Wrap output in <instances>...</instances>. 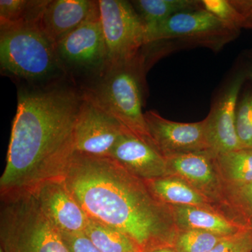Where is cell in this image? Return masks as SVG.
Here are the masks:
<instances>
[{
  "mask_svg": "<svg viewBox=\"0 0 252 252\" xmlns=\"http://www.w3.org/2000/svg\"><path fill=\"white\" fill-rule=\"evenodd\" d=\"M82 97L55 85L18 91L1 198L32 193L46 182L64 179L76 152L74 126Z\"/></svg>",
  "mask_w": 252,
  "mask_h": 252,
  "instance_id": "1",
  "label": "cell"
},
{
  "mask_svg": "<svg viewBox=\"0 0 252 252\" xmlns=\"http://www.w3.org/2000/svg\"><path fill=\"white\" fill-rule=\"evenodd\" d=\"M63 180L89 219L127 235L140 252L173 247L170 205L114 159L75 152Z\"/></svg>",
  "mask_w": 252,
  "mask_h": 252,
  "instance_id": "2",
  "label": "cell"
},
{
  "mask_svg": "<svg viewBox=\"0 0 252 252\" xmlns=\"http://www.w3.org/2000/svg\"><path fill=\"white\" fill-rule=\"evenodd\" d=\"M144 59L142 52L130 62L107 66L84 94L126 130L155 147L142 112Z\"/></svg>",
  "mask_w": 252,
  "mask_h": 252,
  "instance_id": "3",
  "label": "cell"
},
{
  "mask_svg": "<svg viewBox=\"0 0 252 252\" xmlns=\"http://www.w3.org/2000/svg\"><path fill=\"white\" fill-rule=\"evenodd\" d=\"M0 252H69L32 193L1 198Z\"/></svg>",
  "mask_w": 252,
  "mask_h": 252,
  "instance_id": "4",
  "label": "cell"
},
{
  "mask_svg": "<svg viewBox=\"0 0 252 252\" xmlns=\"http://www.w3.org/2000/svg\"><path fill=\"white\" fill-rule=\"evenodd\" d=\"M0 64L1 72L30 83L48 81L64 73L56 44L39 24L1 28Z\"/></svg>",
  "mask_w": 252,
  "mask_h": 252,
  "instance_id": "5",
  "label": "cell"
},
{
  "mask_svg": "<svg viewBox=\"0 0 252 252\" xmlns=\"http://www.w3.org/2000/svg\"><path fill=\"white\" fill-rule=\"evenodd\" d=\"M240 31L230 27L204 9L173 15L146 33L147 46L164 41H177L221 49L234 40Z\"/></svg>",
  "mask_w": 252,
  "mask_h": 252,
  "instance_id": "6",
  "label": "cell"
},
{
  "mask_svg": "<svg viewBox=\"0 0 252 252\" xmlns=\"http://www.w3.org/2000/svg\"><path fill=\"white\" fill-rule=\"evenodd\" d=\"M109 65L133 61L147 46L146 30L130 1L98 0Z\"/></svg>",
  "mask_w": 252,
  "mask_h": 252,
  "instance_id": "7",
  "label": "cell"
},
{
  "mask_svg": "<svg viewBox=\"0 0 252 252\" xmlns=\"http://www.w3.org/2000/svg\"><path fill=\"white\" fill-rule=\"evenodd\" d=\"M56 49L64 72L89 73L98 76L103 72L108 64V59L98 1L85 21L59 41Z\"/></svg>",
  "mask_w": 252,
  "mask_h": 252,
  "instance_id": "8",
  "label": "cell"
},
{
  "mask_svg": "<svg viewBox=\"0 0 252 252\" xmlns=\"http://www.w3.org/2000/svg\"><path fill=\"white\" fill-rule=\"evenodd\" d=\"M126 129L83 93L75 126L76 152L96 157H109Z\"/></svg>",
  "mask_w": 252,
  "mask_h": 252,
  "instance_id": "9",
  "label": "cell"
},
{
  "mask_svg": "<svg viewBox=\"0 0 252 252\" xmlns=\"http://www.w3.org/2000/svg\"><path fill=\"white\" fill-rule=\"evenodd\" d=\"M144 117L154 146L164 158L210 150L205 119L196 123L172 122L153 110L144 113Z\"/></svg>",
  "mask_w": 252,
  "mask_h": 252,
  "instance_id": "10",
  "label": "cell"
},
{
  "mask_svg": "<svg viewBox=\"0 0 252 252\" xmlns=\"http://www.w3.org/2000/svg\"><path fill=\"white\" fill-rule=\"evenodd\" d=\"M246 76L240 73L235 76L205 119V133L210 150L215 155L243 149L237 135L235 112L238 95Z\"/></svg>",
  "mask_w": 252,
  "mask_h": 252,
  "instance_id": "11",
  "label": "cell"
},
{
  "mask_svg": "<svg viewBox=\"0 0 252 252\" xmlns=\"http://www.w3.org/2000/svg\"><path fill=\"white\" fill-rule=\"evenodd\" d=\"M165 160L167 175L177 176L185 180L205 197L214 209L220 201L224 185L217 169L215 154L207 150Z\"/></svg>",
  "mask_w": 252,
  "mask_h": 252,
  "instance_id": "12",
  "label": "cell"
},
{
  "mask_svg": "<svg viewBox=\"0 0 252 252\" xmlns=\"http://www.w3.org/2000/svg\"><path fill=\"white\" fill-rule=\"evenodd\" d=\"M45 216L61 233H84L89 217L63 179L49 181L32 193Z\"/></svg>",
  "mask_w": 252,
  "mask_h": 252,
  "instance_id": "13",
  "label": "cell"
},
{
  "mask_svg": "<svg viewBox=\"0 0 252 252\" xmlns=\"http://www.w3.org/2000/svg\"><path fill=\"white\" fill-rule=\"evenodd\" d=\"M109 158L141 180L167 175L166 160L157 149L126 130L113 147Z\"/></svg>",
  "mask_w": 252,
  "mask_h": 252,
  "instance_id": "14",
  "label": "cell"
},
{
  "mask_svg": "<svg viewBox=\"0 0 252 252\" xmlns=\"http://www.w3.org/2000/svg\"><path fill=\"white\" fill-rule=\"evenodd\" d=\"M96 4L90 0H50L39 26L56 44L85 21Z\"/></svg>",
  "mask_w": 252,
  "mask_h": 252,
  "instance_id": "15",
  "label": "cell"
},
{
  "mask_svg": "<svg viewBox=\"0 0 252 252\" xmlns=\"http://www.w3.org/2000/svg\"><path fill=\"white\" fill-rule=\"evenodd\" d=\"M170 207L178 230H203L229 236L246 229L210 209L189 205H171Z\"/></svg>",
  "mask_w": 252,
  "mask_h": 252,
  "instance_id": "16",
  "label": "cell"
},
{
  "mask_svg": "<svg viewBox=\"0 0 252 252\" xmlns=\"http://www.w3.org/2000/svg\"><path fill=\"white\" fill-rule=\"evenodd\" d=\"M214 210L235 224L252 229V182L238 186L224 184Z\"/></svg>",
  "mask_w": 252,
  "mask_h": 252,
  "instance_id": "17",
  "label": "cell"
},
{
  "mask_svg": "<svg viewBox=\"0 0 252 252\" xmlns=\"http://www.w3.org/2000/svg\"><path fill=\"white\" fill-rule=\"evenodd\" d=\"M145 182L158 198L167 205H189L214 210L205 197L177 176L167 175Z\"/></svg>",
  "mask_w": 252,
  "mask_h": 252,
  "instance_id": "18",
  "label": "cell"
},
{
  "mask_svg": "<svg viewBox=\"0 0 252 252\" xmlns=\"http://www.w3.org/2000/svg\"><path fill=\"white\" fill-rule=\"evenodd\" d=\"M131 4L147 32L178 13L203 9L201 0H135Z\"/></svg>",
  "mask_w": 252,
  "mask_h": 252,
  "instance_id": "19",
  "label": "cell"
},
{
  "mask_svg": "<svg viewBox=\"0 0 252 252\" xmlns=\"http://www.w3.org/2000/svg\"><path fill=\"white\" fill-rule=\"evenodd\" d=\"M215 161L225 185H243L252 182V149L243 148L217 154Z\"/></svg>",
  "mask_w": 252,
  "mask_h": 252,
  "instance_id": "20",
  "label": "cell"
},
{
  "mask_svg": "<svg viewBox=\"0 0 252 252\" xmlns=\"http://www.w3.org/2000/svg\"><path fill=\"white\" fill-rule=\"evenodd\" d=\"M50 0H1L0 27L39 24Z\"/></svg>",
  "mask_w": 252,
  "mask_h": 252,
  "instance_id": "21",
  "label": "cell"
},
{
  "mask_svg": "<svg viewBox=\"0 0 252 252\" xmlns=\"http://www.w3.org/2000/svg\"><path fill=\"white\" fill-rule=\"evenodd\" d=\"M84 233L101 252H140L127 235L91 219Z\"/></svg>",
  "mask_w": 252,
  "mask_h": 252,
  "instance_id": "22",
  "label": "cell"
},
{
  "mask_svg": "<svg viewBox=\"0 0 252 252\" xmlns=\"http://www.w3.org/2000/svg\"><path fill=\"white\" fill-rule=\"evenodd\" d=\"M225 237L203 230H178L172 248L177 252H209Z\"/></svg>",
  "mask_w": 252,
  "mask_h": 252,
  "instance_id": "23",
  "label": "cell"
},
{
  "mask_svg": "<svg viewBox=\"0 0 252 252\" xmlns=\"http://www.w3.org/2000/svg\"><path fill=\"white\" fill-rule=\"evenodd\" d=\"M235 127L243 148L252 149V91L244 94L238 102Z\"/></svg>",
  "mask_w": 252,
  "mask_h": 252,
  "instance_id": "24",
  "label": "cell"
},
{
  "mask_svg": "<svg viewBox=\"0 0 252 252\" xmlns=\"http://www.w3.org/2000/svg\"><path fill=\"white\" fill-rule=\"evenodd\" d=\"M204 9L230 27L240 31L243 28V16L230 0H201Z\"/></svg>",
  "mask_w": 252,
  "mask_h": 252,
  "instance_id": "25",
  "label": "cell"
},
{
  "mask_svg": "<svg viewBox=\"0 0 252 252\" xmlns=\"http://www.w3.org/2000/svg\"><path fill=\"white\" fill-rule=\"evenodd\" d=\"M252 229H245L236 234L225 237L209 252H252Z\"/></svg>",
  "mask_w": 252,
  "mask_h": 252,
  "instance_id": "26",
  "label": "cell"
},
{
  "mask_svg": "<svg viewBox=\"0 0 252 252\" xmlns=\"http://www.w3.org/2000/svg\"><path fill=\"white\" fill-rule=\"evenodd\" d=\"M61 234L69 252H101L84 233Z\"/></svg>",
  "mask_w": 252,
  "mask_h": 252,
  "instance_id": "27",
  "label": "cell"
},
{
  "mask_svg": "<svg viewBox=\"0 0 252 252\" xmlns=\"http://www.w3.org/2000/svg\"><path fill=\"white\" fill-rule=\"evenodd\" d=\"M243 16V28L252 30V0H230Z\"/></svg>",
  "mask_w": 252,
  "mask_h": 252,
  "instance_id": "28",
  "label": "cell"
},
{
  "mask_svg": "<svg viewBox=\"0 0 252 252\" xmlns=\"http://www.w3.org/2000/svg\"><path fill=\"white\" fill-rule=\"evenodd\" d=\"M149 252H177L175 249L171 247H165V248H160L156 249Z\"/></svg>",
  "mask_w": 252,
  "mask_h": 252,
  "instance_id": "29",
  "label": "cell"
},
{
  "mask_svg": "<svg viewBox=\"0 0 252 252\" xmlns=\"http://www.w3.org/2000/svg\"><path fill=\"white\" fill-rule=\"evenodd\" d=\"M245 76H246V78H248L250 80L252 81V68L250 69V70H248V72L245 73Z\"/></svg>",
  "mask_w": 252,
  "mask_h": 252,
  "instance_id": "30",
  "label": "cell"
}]
</instances>
